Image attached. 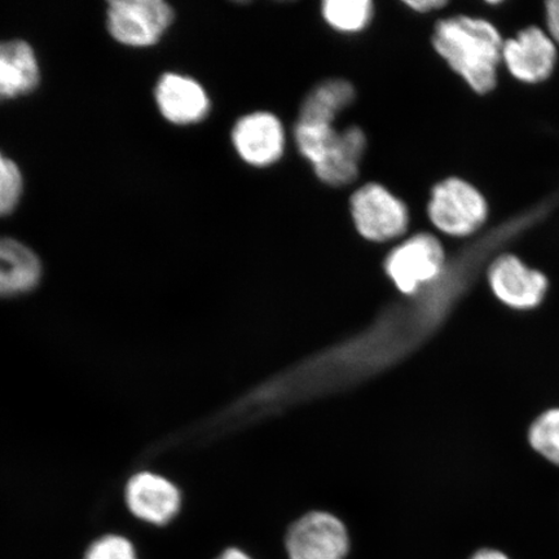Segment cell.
I'll return each mask as SVG.
<instances>
[{"instance_id": "obj_1", "label": "cell", "mask_w": 559, "mask_h": 559, "mask_svg": "<svg viewBox=\"0 0 559 559\" xmlns=\"http://www.w3.org/2000/svg\"><path fill=\"white\" fill-rule=\"evenodd\" d=\"M432 46L474 93L486 95L498 85L504 41L489 21L471 16L439 21Z\"/></svg>"}, {"instance_id": "obj_2", "label": "cell", "mask_w": 559, "mask_h": 559, "mask_svg": "<svg viewBox=\"0 0 559 559\" xmlns=\"http://www.w3.org/2000/svg\"><path fill=\"white\" fill-rule=\"evenodd\" d=\"M428 214L440 233L452 237H467L484 227L488 205L477 188L463 179L449 178L432 188Z\"/></svg>"}, {"instance_id": "obj_3", "label": "cell", "mask_w": 559, "mask_h": 559, "mask_svg": "<svg viewBox=\"0 0 559 559\" xmlns=\"http://www.w3.org/2000/svg\"><path fill=\"white\" fill-rule=\"evenodd\" d=\"M352 214L360 236L373 242L400 239L409 225L404 202L377 183L362 186L353 194Z\"/></svg>"}, {"instance_id": "obj_4", "label": "cell", "mask_w": 559, "mask_h": 559, "mask_svg": "<svg viewBox=\"0 0 559 559\" xmlns=\"http://www.w3.org/2000/svg\"><path fill=\"white\" fill-rule=\"evenodd\" d=\"M445 254L436 236L418 234L396 247L384 263V270L396 288L412 295L419 286L442 274Z\"/></svg>"}, {"instance_id": "obj_5", "label": "cell", "mask_w": 559, "mask_h": 559, "mask_svg": "<svg viewBox=\"0 0 559 559\" xmlns=\"http://www.w3.org/2000/svg\"><path fill=\"white\" fill-rule=\"evenodd\" d=\"M174 20L171 7L160 0H116L108 9V27L123 45L157 44Z\"/></svg>"}, {"instance_id": "obj_6", "label": "cell", "mask_w": 559, "mask_h": 559, "mask_svg": "<svg viewBox=\"0 0 559 559\" xmlns=\"http://www.w3.org/2000/svg\"><path fill=\"white\" fill-rule=\"evenodd\" d=\"M285 549L289 559H346L349 537L337 516L313 512L293 524Z\"/></svg>"}, {"instance_id": "obj_7", "label": "cell", "mask_w": 559, "mask_h": 559, "mask_svg": "<svg viewBox=\"0 0 559 559\" xmlns=\"http://www.w3.org/2000/svg\"><path fill=\"white\" fill-rule=\"evenodd\" d=\"M488 283L501 304L516 311L539 306L549 288L543 272L530 269L519 257L501 254L488 267Z\"/></svg>"}, {"instance_id": "obj_8", "label": "cell", "mask_w": 559, "mask_h": 559, "mask_svg": "<svg viewBox=\"0 0 559 559\" xmlns=\"http://www.w3.org/2000/svg\"><path fill=\"white\" fill-rule=\"evenodd\" d=\"M502 61L515 80L542 83L549 79L556 67L555 40L539 27H526L516 37L504 41Z\"/></svg>"}, {"instance_id": "obj_9", "label": "cell", "mask_w": 559, "mask_h": 559, "mask_svg": "<svg viewBox=\"0 0 559 559\" xmlns=\"http://www.w3.org/2000/svg\"><path fill=\"white\" fill-rule=\"evenodd\" d=\"M233 143L245 163L255 167L274 165L284 155V126L276 116L255 111L235 124Z\"/></svg>"}, {"instance_id": "obj_10", "label": "cell", "mask_w": 559, "mask_h": 559, "mask_svg": "<svg viewBox=\"0 0 559 559\" xmlns=\"http://www.w3.org/2000/svg\"><path fill=\"white\" fill-rule=\"evenodd\" d=\"M180 492L170 480L144 472L132 477L126 487V502L136 519L164 526L177 516Z\"/></svg>"}, {"instance_id": "obj_11", "label": "cell", "mask_w": 559, "mask_h": 559, "mask_svg": "<svg viewBox=\"0 0 559 559\" xmlns=\"http://www.w3.org/2000/svg\"><path fill=\"white\" fill-rule=\"evenodd\" d=\"M156 99L160 114L177 124L201 122L210 109L209 97L200 83L179 74H165L159 80Z\"/></svg>"}, {"instance_id": "obj_12", "label": "cell", "mask_w": 559, "mask_h": 559, "mask_svg": "<svg viewBox=\"0 0 559 559\" xmlns=\"http://www.w3.org/2000/svg\"><path fill=\"white\" fill-rule=\"evenodd\" d=\"M367 148L361 129L352 126L340 131L337 142L321 163L313 167L317 177L332 187H345L359 177V167Z\"/></svg>"}, {"instance_id": "obj_13", "label": "cell", "mask_w": 559, "mask_h": 559, "mask_svg": "<svg viewBox=\"0 0 559 559\" xmlns=\"http://www.w3.org/2000/svg\"><path fill=\"white\" fill-rule=\"evenodd\" d=\"M39 85V67L24 40L0 44V100L29 94Z\"/></svg>"}, {"instance_id": "obj_14", "label": "cell", "mask_w": 559, "mask_h": 559, "mask_svg": "<svg viewBox=\"0 0 559 559\" xmlns=\"http://www.w3.org/2000/svg\"><path fill=\"white\" fill-rule=\"evenodd\" d=\"M40 275L41 265L33 250L16 240L0 239V297L31 292Z\"/></svg>"}, {"instance_id": "obj_15", "label": "cell", "mask_w": 559, "mask_h": 559, "mask_svg": "<svg viewBox=\"0 0 559 559\" xmlns=\"http://www.w3.org/2000/svg\"><path fill=\"white\" fill-rule=\"evenodd\" d=\"M354 99V86L345 80L320 83L306 97L300 107L299 121L334 124L335 118L346 110Z\"/></svg>"}, {"instance_id": "obj_16", "label": "cell", "mask_w": 559, "mask_h": 559, "mask_svg": "<svg viewBox=\"0 0 559 559\" xmlns=\"http://www.w3.org/2000/svg\"><path fill=\"white\" fill-rule=\"evenodd\" d=\"M321 12L334 31L358 33L372 21L374 5L370 0H326L321 4Z\"/></svg>"}, {"instance_id": "obj_17", "label": "cell", "mask_w": 559, "mask_h": 559, "mask_svg": "<svg viewBox=\"0 0 559 559\" xmlns=\"http://www.w3.org/2000/svg\"><path fill=\"white\" fill-rule=\"evenodd\" d=\"M338 134L340 131L334 129V124L298 121L295 129L297 148L312 167L326 157L337 142Z\"/></svg>"}, {"instance_id": "obj_18", "label": "cell", "mask_w": 559, "mask_h": 559, "mask_svg": "<svg viewBox=\"0 0 559 559\" xmlns=\"http://www.w3.org/2000/svg\"><path fill=\"white\" fill-rule=\"evenodd\" d=\"M528 442L549 463L559 465V408L545 411L528 430Z\"/></svg>"}, {"instance_id": "obj_19", "label": "cell", "mask_w": 559, "mask_h": 559, "mask_svg": "<svg viewBox=\"0 0 559 559\" xmlns=\"http://www.w3.org/2000/svg\"><path fill=\"white\" fill-rule=\"evenodd\" d=\"M23 193V177L13 160L0 153V216L16 209Z\"/></svg>"}, {"instance_id": "obj_20", "label": "cell", "mask_w": 559, "mask_h": 559, "mask_svg": "<svg viewBox=\"0 0 559 559\" xmlns=\"http://www.w3.org/2000/svg\"><path fill=\"white\" fill-rule=\"evenodd\" d=\"M83 559H138L134 545L126 537L107 535L91 544Z\"/></svg>"}, {"instance_id": "obj_21", "label": "cell", "mask_w": 559, "mask_h": 559, "mask_svg": "<svg viewBox=\"0 0 559 559\" xmlns=\"http://www.w3.org/2000/svg\"><path fill=\"white\" fill-rule=\"evenodd\" d=\"M545 13H547V23L551 34V39L559 44V0L548 2L547 11H545Z\"/></svg>"}, {"instance_id": "obj_22", "label": "cell", "mask_w": 559, "mask_h": 559, "mask_svg": "<svg viewBox=\"0 0 559 559\" xmlns=\"http://www.w3.org/2000/svg\"><path fill=\"white\" fill-rule=\"evenodd\" d=\"M405 4L418 13H429L443 9L447 2H443V0H415V2H405Z\"/></svg>"}, {"instance_id": "obj_23", "label": "cell", "mask_w": 559, "mask_h": 559, "mask_svg": "<svg viewBox=\"0 0 559 559\" xmlns=\"http://www.w3.org/2000/svg\"><path fill=\"white\" fill-rule=\"evenodd\" d=\"M472 559H509L504 554L493 549H481Z\"/></svg>"}, {"instance_id": "obj_24", "label": "cell", "mask_w": 559, "mask_h": 559, "mask_svg": "<svg viewBox=\"0 0 559 559\" xmlns=\"http://www.w3.org/2000/svg\"><path fill=\"white\" fill-rule=\"evenodd\" d=\"M216 559H253L249 557L245 551L237 548H229L223 551V554Z\"/></svg>"}]
</instances>
